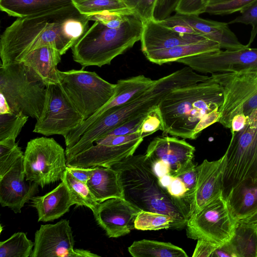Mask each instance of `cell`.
<instances>
[{"mask_svg": "<svg viewBox=\"0 0 257 257\" xmlns=\"http://www.w3.org/2000/svg\"><path fill=\"white\" fill-rule=\"evenodd\" d=\"M61 56L53 47L45 46L31 51L22 62L31 68L48 86L59 83L57 66L61 60Z\"/></svg>", "mask_w": 257, "mask_h": 257, "instance_id": "cell-25", "label": "cell"}, {"mask_svg": "<svg viewBox=\"0 0 257 257\" xmlns=\"http://www.w3.org/2000/svg\"><path fill=\"white\" fill-rule=\"evenodd\" d=\"M208 0H180L175 12L199 15L205 13Z\"/></svg>", "mask_w": 257, "mask_h": 257, "instance_id": "cell-43", "label": "cell"}, {"mask_svg": "<svg viewBox=\"0 0 257 257\" xmlns=\"http://www.w3.org/2000/svg\"><path fill=\"white\" fill-rule=\"evenodd\" d=\"M47 86L24 62L4 66L0 63V93L11 110L37 120L42 111Z\"/></svg>", "mask_w": 257, "mask_h": 257, "instance_id": "cell-6", "label": "cell"}, {"mask_svg": "<svg viewBox=\"0 0 257 257\" xmlns=\"http://www.w3.org/2000/svg\"><path fill=\"white\" fill-rule=\"evenodd\" d=\"M180 0H158L155 8L154 18L156 21H162L175 12Z\"/></svg>", "mask_w": 257, "mask_h": 257, "instance_id": "cell-45", "label": "cell"}, {"mask_svg": "<svg viewBox=\"0 0 257 257\" xmlns=\"http://www.w3.org/2000/svg\"><path fill=\"white\" fill-rule=\"evenodd\" d=\"M174 176L171 175H166L158 178V182L160 186L166 190L167 188L171 183Z\"/></svg>", "mask_w": 257, "mask_h": 257, "instance_id": "cell-52", "label": "cell"}, {"mask_svg": "<svg viewBox=\"0 0 257 257\" xmlns=\"http://www.w3.org/2000/svg\"><path fill=\"white\" fill-rule=\"evenodd\" d=\"M134 257H188L181 247L170 242L149 239L135 241L128 247Z\"/></svg>", "mask_w": 257, "mask_h": 257, "instance_id": "cell-30", "label": "cell"}, {"mask_svg": "<svg viewBox=\"0 0 257 257\" xmlns=\"http://www.w3.org/2000/svg\"><path fill=\"white\" fill-rule=\"evenodd\" d=\"M75 240L69 221L41 225L35 234L31 257H100L89 250L74 249Z\"/></svg>", "mask_w": 257, "mask_h": 257, "instance_id": "cell-15", "label": "cell"}, {"mask_svg": "<svg viewBox=\"0 0 257 257\" xmlns=\"http://www.w3.org/2000/svg\"><path fill=\"white\" fill-rule=\"evenodd\" d=\"M12 111L5 96L0 93V114L9 113Z\"/></svg>", "mask_w": 257, "mask_h": 257, "instance_id": "cell-51", "label": "cell"}, {"mask_svg": "<svg viewBox=\"0 0 257 257\" xmlns=\"http://www.w3.org/2000/svg\"><path fill=\"white\" fill-rule=\"evenodd\" d=\"M31 206L38 214V221L48 222L57 219L69 211L75 203L69 189L62 181L55 189L43 196H34Z\"/></svg>", "mask_w": 257, "mask_h": 257, "instance_id": "cell-23", "label": "cell"}, {"mask_svg": "<svg viewBox=\"0 0 257 257\" xmlns=\"http://www.w3.org/2000/svg\"><path fill=\"white\" fill-rule=\"evenodd\" d=\"M225 198L236 222L247 218L257 211V180L248 178L241 181Z\"/></svg>", "mask_w": 257, "mask_h": 257, "instance_id": "cell-24", "label": "cell"}, {"mask_svg": "<svg viewBox=\"0 0 257 257\" xmlns=\"http://www.w3.org/2000/svg\"><path fill=\"white\" fill-rule=\"evenodd\" d=\"M240 13V14L238 16L228 24L241 23L250 25L251 26L249 40L246 45L250 47L257 34V3Z\"/></svg>", "mask_w": 257, "mask_h": 257, "instance_id": "cell-40", "label": "cell"}, {"mask_svg": "<svg viewBox=\"0 0 257 257\" xmlns=\"http://www.w3.org/2000/svg\"><path fill=\"white\" fill-rule=\"evenodd\" d=\"M24 154L16 142H0V177L23 157Z\"/></svg>", "mask_w": 257, "mask_h": 257, "instance_id": "cell-36", "label": "cell"}, {"mask_svg": "<svg viewBox=\"0 0 257 257\" xmlns=\"http://www.w3.org/2000/svg\"><path fill=\"white\" fill-rule=\"evenodd\" d=\"M59 84L63 92L85 120L107 103L115 94V84L84 68L59 70Z\"/></svg>", "mask_w": 257, "mask_h": 257, "instance_id": "cell-8", "label": "cell"}, {"mask_svg": "<svg viewBox=\"0 0 257 257\" xmlns=\"http://www.w3.org/2000/svg\"><path fill=\"white\" fill-rule=\"evenodd\" d=\"M257 3V0H232L207 7L205 13L215 15H225L241 12Z\"/></svg>", "mask_w": 257, "mask_h": 257, "instance_id": "cell-39", "label": "cell"}, {"mask_svg": "<svg viewBox=\"0 0 257 257\" xmlns=\"http://www.w3.org/2000/svg\"><path fill=\"white\" fill-rule=\"evenodd\" d=\"M210 76L223 90L218 122L223 127L230 129L234 116H247L257 108V70L217 73Z\"/></svg>", "mask_w": 257, "mask_h": 257, "instance_id": "cell-9", "label": "cell"}, {"mask_svg": "<svg viewBox=\"0 0 257 257\" xmlns=\"http://www.w3.org/2000/svg\"><path fill=\"white\" fill-rule=\"evenodd\" d=\"M110 168L119 173L125 199L141 210L172 217L174 229L180 230L186 226L189 208L160 186L145 154L133 155Z\"/></svg>", "mask_w": 257, "mask_h": 257, "instance_id": "cell-2", "label": "cell"}, {"mask_svg": "<svg viewBox=\"0 0 257 257\" xmlns=\"http://www.w3.org/2000/svg\"><path fill=\"white\" fill-rule=\"evenodd\" d=\"M231 134L225 153L222 193L224 198L241 181L248 178L257 180V108L249 114L242 128Z\"/></svg>", "mask_w": 257, "mask_h": 257, "instance_id": "cell-7", "label": "cell"}, {"mask_svg": "<svg viewBox=\"0 0 257 257\" xmlns=\"http://www.w3.org/2000/svg\"><path fill=\"white\" fill-rule=\"evenodd\" d=\"M223 101L222 87L211 76L206 81L172 90L161 100L164 134L194 140V132L209 113Z\"/></svg>", "mask_w": 257, "mask_h": 257, "instance_id": "cell-3", "label": "cell"}, {"mask_svg": "<svg viewBox=\"0 0 257 257\" xmlns=\"http://www.w3.org/2000/svg\"><path fill=\"white\" fill-rule=\"evenodd\" d=\"M225 162L224 154L217 160L205 159L197 166L198 178L190 204V216L222 195Z\"/></svg>", "mask_w": 257, "mask_h": 257, "instance_id": "cell-18", "label": "cell"}, {"mask_svg": "<svg viewBox=\"0 0 257 257\" xmlns=\"http://www.w3.org/2000/svg\"><path fill=\"white\" fill-rule=\"evenodd\" d=\"M61 180L67 186L75 204L87 207L93 213L95 211L99 202L95 199L86 183L75 178L67 169Z\"/></svg>", "mask_w": 257, "mask_h": 257, "instance_id": "cell-31", "label": "cell"}, {"mask_svg": "<svg viewBox=\"0 0 257 257\" xmlns=\"http://www.w3.org/2000/svg\"><path fill=\"white\" fill-rule=\"evenodd\" d=\"M34 246L26 233L16 232L0 242V257H31Z\"/></svg>", "mask_w": 257, "mask_h": 257, "instance_id": "cell-32", "label": "cell"}, {"mask_svg": "<svg viewBox=\"0 0 257 257\" xmlns=\"http://www.w3.org/2000/svg\"><path fill=\"white\" fill-rule=\"evenodd\" d=\"M195 151V147L184 140L162 136L150 142L145 155L150 162L161 160L167 163L171 175L175 177L193 163Z\"/></svg>", "mask_w": 257, "mask_h": 257, "instance_id": "cell-20", "label": "cell"}, {"mask_svg": "<svg viewBox=\"0 0 257 257\" xmlns=\"http://www.w3.org/2000/svg\"><path fill=\"white\" fill-rule=\"evenodd\" d=\"M176 62L203 73L257 70V48L220 50L185 57Z\"/></svg>", "mask_w": 257, "mask_h": 257, "instance_id": "cell-14", "label": "cell"}, {"mask_svg": "<svg viewBox=\"0 0 257 257\" xmlns=\"http://www.w3.org/2000/svg\"><path fill=\"white\" fill-rule=\"evenodd\" d=\"M150 162L152 170L158 178L166 175H171L170 167L164 161L158 160Z\"/></svg>", "mask_w": 257, "mask_h": 257, "instance_id": "cell-48", "label": "cell"}, {"mask_svg": "<svg viewBox=\"0 0 257 257\" xmlns=\"http://www.w3.org/2000/svg\"><path fill=\"white\" fill-rule=\"evenodd\" d=\"M158 0H121L127 8L143 22L154 20L155 8Z\"/></svg>", "mask_w": 257, "mask_h": 257, "instance_id": "cell-38", "label": "cell"}, {"mask_svg": "<svg viewBox=\"0 0 257 257\" xmlns=\"http://www.w3.org/2000/svg\"><path fill=\"white\" fill-rule=\"evenodd\" d=\"M228 241L236 257H257V224L237 222Z\"/></svg>", "mask_w": 257, "mask_h": 257, "instance_id": "cell-29", "label": "cell"}, {"mask_svg": "<svg viewBox=\"0 0 257 257\" xmlns=\"http://www.w3.org/2000/svg\"><path fill=\"white\" fill-rule=\"evenodd\" d=\"M175 177H178L184 183L187 189L186 200L190 208L192 198L197 181L198 171L197 166L193 163Z\"/></svg>", "mask_w": 257, "mask_h": 257, "instance_id": "cell-41", "label": "cell"}, {"mask_svg": "<svg viewBox=\"0 0 257 257\" xmlns=\"http://www.w3.org/2000/svg\"><path fill=\"white\" fill-rule=\"evenodd\" d=\"M138 132L124 136L107 135L84 151L67 159V166L110 167L134 155L143 141Z\"/></svg>", "mask_w": 257, "mask_h": 257, "instance_id": "cell-11", "label": "cell"}, {"mask_svg": "<svg viewBox=\"0 0 257 257\" xmlns=\"http://www.w3.org/2000/svg\"><path fill=\"white\" fill-rule=\"evenodd\" d=\"M65 151L53 138L38 137L29 141L24 154L26 180L41 188L61 180L67 168Z\"/></svg>", "mask_w": 257, "mask_h": 257, "instance_id": "cell-10", "label": "cell"}, {"mask_svg": "<svg viewBox=\"0 0 257 257\" xmlns=\"http://www.w3.org/2000/svg\"><path fill=\"white\" fill-rule=\"evenodd\" d=\"M155 82V80L144 75L118 80L115 84V92L113 98L64 137L66 149L73 146L85 131L101 115L109 110L124 105L138 98L150 89Z\"/></svg>", "mask_w": 257, "mask_h": 257, "instance_id": "cell-16", "label": "cell"}, {"mask_svg": "<svg viewBox=\"0 0 257 257\" xmlns=\"http://www.w3.org/2000/svg\"><path fill=\"white\" fill-rule=\"evenodd\" d=\"M232 0H208L207 7L223 3L230 2Z\"/></svg>", "mask_w": 257, "mask_h": 257, "instance_id": "cell-54", "label": "cell"}, {"mask_svg": "<svg viewBox=\"0 0 257 257\" xmlns=\"http://www.w3.org/2000/svg\"><path fill=\"white\" fill-rule=\"evenodd\" d=\"M248 223L257 224V211L247 218L241 221Z\"/></svg>", "mask_w": 257, "mask_h": 257, "instance_id": "cell-53", "label": "cell"}, {"mask_svg": "<svg viewBox=\"0 0 257 257\" xmlns=\"http://www.w3.org/2000/svg\"><path fill=\"white\" fill-rule=\"evenodd\" d=\"M143 27V21L135 14L128 15L117 28L95 21L71 48L73 60L84 68L109 65L141 40Z\"/></svg>", "mask_w": 257, "mask_h": 257, "instance_id": "cell-4", "label": "cell"}, {"mask_svg": "<svg viewBox=\"0 0 257 257\" xmlns=\"http://www.w3.org/2000/svg\"><path fill=\"white\" fill-rule=\"evenodd\" d=\"M86 184L95 199L99 203L112 198H124L119 173L110 167L91 168Z\"/></svg>", "mask_w": 257, "mask_h": 257, "instance_id": "cell-26", "label": "cell"}, {"mask_svg": "<svg viewBox=\"0 0 257 257\" xmlns=\"http://www.w3.org/2000/svg\"><path fill=\"white\" fill-rule=\"evenodd\" d=\"M147 112L148 111L141 113L133 117L125 122L111 130L105 136L107 135L124 136L137 132Z\"/></svg>", "mask_w": 257, "mask_h": 257, "instance_id": "cell-42", "label": "cell"}, {"mask_svg": "<svg viewBox=\"0 0 257 257\" xmlns=\"http://www.w3.org/2000/svg\"><path fill=\"white\" fill-rule=\"evenodd\" d=\"M39 186L26 180L23 157L0 177V204L16 213H21L25 204L38 193Z\"/></svg>", "mask_w": 257, "mask_h": 257, "instance_id": "cell-19", "label": "cell"}, {"mask_svg": "<svg viewBox=\"0 0 257 257\" xmlns=\"http://www.w3.org/2000/svg\"><path fill=\"white\" fill-rule=\"evenodd\" d=\"M143 24L140 41L141 50L144 54L207 40L201 35L179 33L155 20L143 22Z\"/></svg>", "mask_w": 257, "mask_h": 257, "instance_id": "cell-21", "label": "cell"}, {"mask_svg": "<svg viewBox=\"0 0 257 257\" xmlns=\"http://www.w3.org/2000/svg\"><path fill=\"white\" fill-rule=\"evenodd\" d=\"M89 21L73 4L18 18L1 36V63L21 62L31 51L45 46L53 47L62 55L87 31Z\"/></svg>", "mask_w": 257, "mask_h": 257, "instance_id": "cell-1", "label": "cell"}, {"mask_svg": "<svg viewBox=\"0 0 257 257\" xmlns=\"http://www.w3.org/2000/svg\"><path fill=\"white\" fill-rule=\"evenodd\" d=\"M66 169L76 179L87 183L89 178L91 168H80L67 167Z\"/></svg>", "mask_w": 257, "mask_h": 257, "instance_id": "cell-49", "label": "cell"}, {"mask_svg": "<svg viewBox=\"0 0 257 257\" xmlns=\"http://www.w3.org/2000/svg\"><path fill=\"white\" fill-rule=\"evenodd\" d=\"M236 223L221 195L190 215L186 226V235L192 239L221 244L230 239Z\"/></svg>", "mask_w": 257, "mask_h": 257, "instance_id": "cell-12", "label": "cell"}, {"mask_svg": "<svg viewBox=\"0 0 257 257\" xmlns=\"http://www.w3.org/2000/svg\"><path fill=\"white\" fill-rule=\"evenodd\" d=\"M166 191L171 197L185 204L190 209V206L186 200V188L179 178L174 177Z\"/></svg>", "mask_w": 257, "mask_h": 257, "instance_id": "cell-46", "label": "cell"}, {"mask_svg": "<svg viewBox=\"0 0 257 257\" xmlns=\"http://www.w3.org/2000/svg\"><path fill=\"white\" fill-rule=\"evenodd\" d=\"M72 2L81 14L86 15L131 11L121 0H72Z\"/></svg>", "mask_w": 257, "mask_h": 257, "instance_id": "cell-33", "label": "cell"}, {"mask_svg": "<svg viewBox=\"0 0 257 257\" xmlns=\"http://www.w3.org/2000/svg\"><path fill=\"white\" fill-rule=\"evenodd\" d=\"M221 50L218 43L206 40L172 48L147 52L144 54L150 62L158 65L176 62L185 57Z\"/></svg>", "mask_w": 257, "mask_h": 257, "instance_id": "cell-27", "label": "cell"}, {"mask_svg": "<svg viewBox=\"0 0 257 257\" xmlns=\"http://www.w3.org/2000/svg\"><path fill=\"white\" fill-rule=\"evenodd\" d=\"M174 220L169 215L143 210L139 212L135 221V228L141 230L174 229Z\"/></svg>", "mask_w": 257, "mask_h": 257, "instance_id": "cell-34", "label": "cell"}, {"mask_svg": "<svg viewBox=\"0 0 257 257\" xmlns=\"http://www.w3.org/2000/svg\"><path fill=\"white\" fill-rule=\"evenodd\" d=\"M178 14L199 34L207 40L218 43L221 49L232 51L248 47L239 41L229 29L228 23L204 19L197 15Z\"/></svg>", "mask_w": 257, "mask_h": 257, "instance_id": "cell-22", "label": "cell"}, {"mask_svg": "<svg viewBox=\"0 0 257 257\" xmlns=\"http://www.w3.org/2000/svg\"><path fill=\"white\" fill-rule=\"evenodd\" d=\"M72 4V0H0L1 11L18 18L31 16Z\"/></svg>", "mask_w": 257, "mask_h": 257, "instance_id": "cell-28", "label": "cell"}, {"mask_svg": "<svg viewBox=\"0 0 257 257\" xmlns=\"http://www.w3.org/2000/svg\"><path fill=\"white\" fill-rule=\"evenodd\" d=\"M158 22L182 34L201 35L181 19L177 13L162 21Z\"/></svg>", "mask_w": 257, "mask_h": 257, "instance_id": "cell-44", "label": "cell"}, {"mask_svg": "<svg viewBox=\"0 0 257 257\" xmlns=\"http://www.w3.org/2000/svg\"><path fill=\"white\" fill-rule=\"evenodd\" d=\"M197 240L193 257H211L214 251L220 245L205 240Z\"/></svg>", "mask_w": 257, "mask_h": 257, "instance_id": "cell-47", "label": "cell"}, {"mask_svg": "<svg viewBox=\"0 0 257 257\" xmlns=\"http://www.w3.org/2000/svg\"><path fill=\"white\" fill-rule=\"evenodd\" d=\"M159 130L164 131V123L160 108L157 104L149 109L137 132L144 138Z\"/></svg>", "mask_w": 257, "mask_h": 257, "instance_id": "cell-37", "label": "cell"}, {"mask_svg": "<svg viewBox=\"0 0 257 257\" xmlns=\"http://www.w3.org/2000/svg\"><path fill=\"white\" fill-rule=\"evenodd\" d=\"M211 257H236L228 241L219 245L213 252Z\"/></svg>", "mask_w": 257, "mask_h": 257, "instance_id": "cell-50", "label": "cell"}, {"mask_svg": "<svg viewBox=\"0 0 257 257\" xmlns=\"http://www.w3.org/2000/svg\"><path fill=\"white\" fill-rule=\"evenodd\" d=\"M141 211L123 198H112L100 202L93 214L108 237L117 238L135 228L136 218Z\"/></svg>", "mask_w": 257, "mask_h": 257, "instance_id": "cell-17", "label": "cell"}, {"mask_svg": "<svg viewBox=\"0 0 257 257\" xmlns=\"http://www.w3.org/2000/svg\"><path fill=\"white\" fill-rule=\"evenodd\" d=\"M28 118L21 112L0 114V142L16 141Z\"/></svg>", "mask_w": 257, "mask_h": 257, "instance_id": "cell-35", "label": "cell"}, {"mask_svg": "<svg viewBox=\"0 0 257 257\" xmlns=\"http://www.w3.org/2000/svg\"><path fill=\"white\" fill-rule=\"evenodd\" d=\"M178 87L176 79L169 74L158 80L142 95L126 104L109 110L98 117L70 149L75 155L93 145L113 129L133 117L159 104L162 98Z\"/></svg>", "mask_w": 257, "mask_h": 257, "instance_id": "cell-5", "label": "cell"}, {"mask_svg": "<svg viewBox=\"0 0 257 257\" xmlns=\"http://www.w3.org/2000/svg\"><path fill=\"white\" fill-rule=\"evenodd\" d=\"M85 120L68 99L59 84L47 86L44 107L33 131L46 136L64 138Z\"/></svg>", "mask_w": 257, "mask_h": 257, "instance_id": "cell-13", "label": "cell"}]
</instances>
